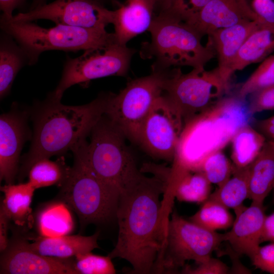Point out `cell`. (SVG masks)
<instances>
[{"instance_id": "cell-27", "label": "cell", "mask_w": 274, "mask_h": 274, "mask_svg": "<svg viewBox=\"0 0 274 274\" xmlns=\"http://www.w3.org/2000/svg\"><path fill=\"white\" fill-rule=\"evenodd\" d=\"M249 166L238 168L232 165L230 178L211 193L208 199L216 201L227 209L235 211L243 207L249 197Z\"/></svg>"}, {"instance_id": "cell-40", "label": "cell", "mask_w": 274, "mask_h": 274, "mask_svg": "<svg viewBox=\"0 0 274 274\" xmlns=\"http://www.w3.org/2000/svg\"><path fill=\"white\" fill-rule=\"evenodd\" d=\"M266 241L274 242V213L265 219L261 243Z\"/></svg>"}, {"instance_id": "cell-19", "label": "cell", "mask_w": 274, "mask_h": 274, "mask_svg": "<svg viewBox=\"0 0 274 274\" xmlns=\"http://www.w3.org/2000/svg\"><path fill=\"white\" fill-rule=\"evenodd\" d=\"M261 22L258 20L243 21L218 29L208 36L212 41L218 58L217 68L219 75L228 87L232 75V66L240 48Z\"/></svg>"}, {"instance_id": "cell-21", "label": "cell", "mask_w": 274, "mask_h": 274, "mask_svg": "<svg viewBox=\"0 0 274 274\" xmlns=\"http://www.w3.org/2000/svg\"><path fill=\"white\" fill-rule=\"evenodd\" d=\"M273 52L274 24L261 22L240 48L232 66V74L262 62Z\"/></svg>"}, {"instance_id": "cell-23", "label": "cell", "mask_w": 274, "mask_h": 274, "mask_svg": "<svg viewBox=\"0 0 274 274\" xmlns=\"http://www.w3.org/2000/svg\"><path fill=\"white\" fill-rule=\"evenodd\" d=\"M9 35L3 31L0 39V97L7 96L20 69L30 65L25 51Z\"/></svg>"}, {"instance_id": "cell-29", "label": "cell", "mask_w": 274, "mask_h": 274, "mask_svg": "<svg viewBox=\"0 0 274 274\" xmlns=\"http://www.w3.org/2000/svg\"><path fill=\"white\" fill-rule=\"evenodd\" d=\"M190 221L212 231L226 229L234 222L228 209L210 199L203 203L200 209L190 218Z\"/></svg>"}, {"instance_id": "cell-4", "label": "cell", "mask_w": 274, "mask_h": 274, "mask_svg": "<svg viewBox=\"0 0 274 274\" xmlns=\"http://www.w3.org/2000/svg\"><path fill=\"white\" fill-rule=\"evenodd\" d=\"M148 31L151 41L142 43L140 54L143 59L154 60L152 71L185 66L203 69L216 56L210 37L202 45V37L193 28L164 12L155 14Z\"/></svg>"}, {"instance_id": "cell-33", "label": "cell", "mask_w": 274, "mask_h": 274, "mask_svg": "<svg viewBox=\"0 0 274 274\" xmlns=\"http://www.w3.org/2000/svg\"><path fill=\"white\" fill-rule=\"evenodd\" d=\"M211 0H165L159 10L186 22L191 19Z\"/></svg>"}, {"instance_id": "cell-37", "label": "cell", "mask_w": 274, "mask_h": 274, "mask_svg": "<svg viewBox=\"0 0 274 274\" xmlns=\"http://www.w3.org/2000/svg\"><path fill=\"white\" fill-rule=\"evenodd\" d=\"M195 267L185 265L181 271L183 273L189 274H226L229 267L220 260L211 257L206 261L197 264Z\"/></svg>"}, {"instance_id": "cell-39", "label": "cell", "mask_w": 274, "mask_h": 274, "mask_svg": "<svg viewBox=\"0 0 274 274\" xmlns=\"http://www.w3.org/2000/svg\"><path fill=\"white\" fill-rule=\"evenodd\" d=\"M257 130L265 137L274 139V116L256 122Z\"/></svg>"}, {"instance_id": "cell-20", "label": "cell", "mask_w": 274, "mask_h": 274, "mask_svg": "<svg viewBox=\"0 0 274 274\" xmlns=\"http://www.w3.org/2000/svg\"><path fill=\"white\" fill-rule=\"evenodd\" d=\"M99 232L92 235H65L57 237L39 235L29 243L25 239L26 246L42 255L59 258H69L91 252L99 248L97 243Z\"/></svg>"}, {"instance_id": "cell-25", "label": "cell", "mask_w": 274, "mask_h": 274, "mask_svg": "<svg viewBox=\"0 0 274 274\" xmlns=\"http://www.w3.org/2000/svg\"><path fill=\"white\" fill-rule=\"evenodd\" d=\"M266 141L265 137L250 124L239 128L230 141L232 165L238 168L249 165L258 155Z\"/></svg>"}, {"instance_id": "cell-35", "label": "cell", "mask_w": 274, "mask_h": 274, "mask_svg": "<svg viewBox=\"0 0 274 274\" xmlns=\"http://www.w3.org/2000/svg\"><path fill=\"white\" fill-rule=\"evenodd\" d=\"M244 1L257 20L274 24V0Z\"/></svg>"}, {"instance_id": "cell-15", "label": "cell", "mask_w": 274, "mask_h": 274, "mask_svg": "<svg viewBox=\"0 0 274 274\" xmlns=\"http://www.w3.org/2000/svg\"><path fill=\"white\" fill-rule=\"evenodd\" d=\"M28 112L15 108L0 117V180L13 184L20 155L30 137Z\"/></svg>"}, {"instance_id": "cell-17", "label": "cell", "mask_w": 274, "mask_h": 274, "mask_svg": "<svg viewBox=\"0 0 274 274\" xmlns=\"http://www.w3.org/2000/svg\"><path fill=\"white\" fill-rule=\"evenodd\" d=\"M243 207L235 211L236 218L231 230L224 233L225 242L239 256L250 258L261 243L266 216L263 204L252 202L249 207Z\"/></svg>"}, {"instance_id": "cell-45", "label": "cell", "mask_w": 274, "mask_h": 274, "mask_svg": "<svg viewBox=\"0 0 274 274\" xmlns=\"http://www.w3.org/2000/svg\"><path fill=\"white\" fill-rule=\"evenodd\" d=\"M273 189H274V186H273Z\"/></svg>"}, {"instance_id": "cell-36", "label": "cell", "mask_w": 274, "mask_h": 274, "mask_svg": "<svg viewBox=\"0 0 274 274\" xmlns=\"http://www.w3.org/2000/svg\"><path fill=\"white\" fill-rule=\"evenodd\" d=\"M250 259L256 268L274 274V242L259 246Z\"/></svg>"}, {"instance_id": "cell-6", "label": "cell", "mask_w": 274, "mask_h": 274, "mask_svg": "<svg viewBox=\"0 0 274 274\" xmlns=\"http://www.w3.org/2000/svg\"><path fill=\"white\" fill-rule=\"evenodd\" d=\"M90 133V142L85 145V159L107 187L120 194L144 178L126 145V138L105 115Z\"/></svg>"}, {"instance_id": "cell-18", "label": "cell", "mask_w": 274, "mask_h": 274, "mask_svg": "<svg viewBox=\"0 0 274 274\" xmlns=\"http://www.w3.org/2000/svg\"><path fill=\"white\" fill-rule=\"evenodd\" d=\"M157 0H126L112 10L116 43L126 45L131 39L149 30L157 9Z\"/></svg>"}, {"instance_id": "cell-44", "label": "cell", "mask_w": 274, "mask_h": 274, "mask_svg": "<svg viewBox=\"0 0 274 274\" xmlns=\"http://www.w3.org/2000/svg\"><path fill=\"white\" fill-rule=\"evenodd\" d=\"M271 143L273 146V148L274 149V139L270 140Z\"/></svg>"}, {"instance_id": "cell-7", "label": "cell", "mask_w": 274, "mask_h": 274, "mask_svg": "<svg viewBox=\"0 0 274 274\" xmlns=\"http://www.w3.org/2000/svg\"><path fill=\"white\" fill-rule=\"evenodd\" d=\"M1 28L25 51L30 65L46 51H77L106 47L116 42L114 33L106 29L57 24L44 28L31 22L15 21L1 17Z\"/></svg>"}, {"instance_id": "cell-3", "label": "cell", "mask_w": 274, "mask_h": 274, "mask_svg": "<svg viewBox=\"0 0 274 274\" xmlns=\"http://www.w3.org/2000/svg\"><path fill=\"white\" fill-rule=\"evenodd\" d=\"M253 116L246 98L219 97L185 124L173 164L196 172L207 156L230 142L239 128L251 124Z\"/></svg>"}, {"instance_id": "cell-24", "label": "cell", "mask_w": 274, "mask_h": 274, "mask_svg": "<svg viewBox=\"0 0 274 274\" xmlns=\"http://www.w3.org/2000/svg\"><path fill=\"white\" fill-rule=\"evenodd\" d=\"M36 189L28 181L25 183L6 184L1 187L4 198L1 203L11 221L18 226L27 224L30 218V205Z\"/></svg>"}, {"instance_id": "cell-28", "label": "cell", "mask_w": 274, "mask_h": 274, "mask_svg": "<svg viewBox=\"0 0 274 274\" xmlns=\"http://www.w3.org/2000/svg\"><path fill=\"white\" fill-rule=\"evenodd\" d=\"M61 157L56 161L43 158L36 162L28 170V182L36 189L52 185L61 186L71 171Z\"/></svg>"}, {"instance_id": "cell-11", "label": "cell", "mask_w": 274, "mask_h": 274, "mask_svg": "<svg viewBox=\"0 0 274 274\" xmlns=\"http://www.w3.org/2000/svg\"><path fill=\"white\" fill-rule=\"evenodd\" d=\"M136 50L115 42L106 47L84 51L64 63L61 79L52 92L61 99L64 91L76 85H87L94 79L111 76H125Z\"/></svg>"}, {"instance_id": "cell-9", "label": "cell", "mask_w": 274, "mask_h": 274, "mask_svg": "<svg viewBox=\"0 0 274 274\" xmlns=\"http://www.w3.org/2000/svg\"><path fill=\"white\" fill-rule=\"evenodd\" d=\"M223 242L224 233L206 229L174 212L167 223L165 242L154 273H174L187 260L203 262Z\"/></svg>"}, {"instance_id": "cell-1", "label": "cell", "mask_w": 274, "mask_h": 274, "mask_svg": "<svg viewBox=\"0 0 274 274\" xmlns=\"http://www.w3.org/2000/svg\"><path fill=\"white\" fill-rule=\"evenodd\" d=\"M164 193L160 180L145 176L120 194L116 215L118 238L108 255L112 259L120 258L128 261L133 273H154L169 219L160 200Z\"/></svg>"}, {"instance_id": "cell-32", "label": "cell", "mask_w": 274, "mask_h": 274, "mask_svg": "<svg viewBox=\"0 0 274 274\" xmlns=\"http://www.w3.org/2000/svg\"><path fill=\"white\" fill-rule=\"evenodd\" d=\"M75 268L79 274H114L116 273L112 258L90 252L74 257Z\"/></svg>"}, {"instance_id": "cell-34", "label": "cell", "mask_w": 274, "mask_h": 274, "mask_svg": "<svg viewBox=\"0 0 274 274\" xmlns=\"http://www.w3.org/2000/svg\"><path fill=\"white\" fill-rule=\"evenodd\" d=\"M250 95L248 108L252 115L263 111L274 110V85Z\"/></svg>"}, {"instance_id": "cell-14", "label": "cell", "mask_w": 274, "mask_h": 274, "mask_svg": "<svg viewBox=\"0 0 274 274\" xmlns=\"http://www.w3.org/2000/svg\"><path fill=\"white\" fill-rule=\"evenodd\" d=\"M2 274H79L74 257L59 258L42 255L29 248L24 238L15 239L2 253Z\"/></svg>"}, {"instance_id": "cell-5", "label": "cell", "mask_w": 274, "mask_h": 274, "mask_svg": "<svg viewBox=\"0 0 274 274\" xmlns=\"http://www.w3.org/2000/svg\"><path fill=\"white\" fill-rule=\"evenodd\" d=\"M86 142L84 139L72 148L74 164L58 195L59 200L76 213L81 229L89 224L105 223L116 218L120 196L89 166L85 157Z\"/></svg>"}, {"instance_id": "cell-10", "label": "cell", "mask_w": 274, "mask_h": 274, "mask_svg": "<svg viewBox=\"0 0 274 274\" xmlns=\"http://www.w3.org/2000/svg\"><path fill=\"white\" fill-rule=\"evenodd\" d=\"M228 88L217 67L209 71L193 68L187 74L176 67L168 73L163 93L178 111L185 125L220 97Z\"/></svg>"}, {"instance_id": "cell-31", "label": "cell", "mask_w": 274, "mask_h": 274, "mask_svg": "<svg viewBox=\"0 0 274 274\" xmlns=\"http://www.w3.org/2000/svg\"><path fill=\"white\" fill-rule=\"evenodd\" d=\"M274 85V54L263 60L239 88L236 94L242 98Z\"/></svg>"}, {"instance_id": "cell-12", "label": "cell", "mask_w": 274, "mask_h": 274, "mask_svg": "<svg viewBox=\"0 0 274 274\" xmlns=\"http://www.w3.org/2000/svg\"><path fill=\"white\" fill-rule=\"evenodd\" d=\"M184 126L181 115L163 92L143 124L138 144L154 158L173 161Z\"/></svg>"}, {"instance_id": "cell-42", "label": "cell", "mask_w": 274, "mask_h": 274, "mask_svg": "<svg viewBox=\"0 0 274 274\" xmlns=\"http://www.w3.org/2000/svg\"><path fill=\"white\" fill-rule=\"evenodd\" d=\"M32 4L30 6V10H32L38 6H41L46 4L47 0H31ZM98 1L101 2V0H97Z\"/></svg>"}, {"instance_id": "cell-26", "label": "cell", "mask_w": 274, "mask_h": 274, "mask_svg": "<svg viewBox=\"0 0 274 274\" xmlns=\"http://www.w3.org/2000/svg\"><path fill=\"white\" fill-rule=\"evenodd\" d=\"M67 207L63 202L49 203L37 215V227L40 236L57 237L70 234L74 227V221Z\"/></svg>"}, {"instance_id": "cell-43", "label": "cell", "mask_w": 274, "mask_h": 274, "mask_svg": "<svg viewBox=\"0 0 274 274\" xmlns=\"http://www.w3.org/2000/svg\"><path fill=\"white\" fill-rule=\"evenodd\" d=\"M157 8L159 10L160 8L162 7L164 3L165 2V0H157Z\"/></svg>"}, {"instance_id": "cell-2", "label": "cell", "mask_w": 274, "mask_h": 274, "mask_svg": "<svg viewBox=\"0 0 274 274\" xmlns=\"http://www.w3.org/2000/svg\"><path fill=\"white\" fill-rule=\"evenodd\" d=\"M108 94L81 106H67L50 93L33 112V132L30 149L23 158L22 179L37 161L72 150L86 139L104 115Z\"/></svg>"}, {"instance_id": "cell-30", "label": "cell", "mask_w": 274, "mask_h": 274, "mask_svg": "<svg viewBox=\"0 0 274 274\" xmlns=\"http://www.w3.org/2000/svg\"><path fill=\"white\" fill-rule=\"evenodd\" d=\"M196 172L201 173L211 184L220 187L231 176L232 163L222 150L218 151L207 156Z\"/></svg>"}, {"instance_id": "cell-16", "label": "cell", "mask_w": 274, "mask_h": 274, "mask_svg": "<svg viewBox=\"0 0 274 274\" xmlns=\"http://www.w3.org/2000/svg\"><path fill=\"white\" fill-rule=\"evenodd\" d=\"M257 20L244 0H211L185 23L201 37L238 23Z\"/></svg>"}, {"instance_id": "cell-22", "label": "cell", "mask_w": 274, "mask_h": 274, "mask_svg": "<svg viewBox=\"0 0 274 274\" xmlns=\"http://www.w3.org/2000/svg\"><path fill=\"white\" fill-rule=\"evenodd\" d=\"M249 168V198L263 204L274 186V149L270 141L265 142Z\"/></svg>"}, {"instance_id": "cell-8", "label": "cell", "mask_w": 274, "mask_h": 274, "mask_svg": "<svg viewBox=\"0 0 274 274\" xmlns=\"http://www.w3.org/2000/svg\"><path fill=\"white\" fill-rule=\"evenodd\" d=\"M169 71H152L129 81L118 94H109L104 115L126 139L138 144L143 124L163 92Z\"/></svg>"}, {"instance_id": "cell-38", "label": "cell", "mask_w": 274, "mask_h": 274, "mask_svg": "<svg viewBox=\"0 0 274 274\" xmlns=\"http://www.w3.org/2000/svg\"><path fill=\"white\" fill-rule=\"evenodd\" d=\"M8 216L3 209L0 208V251L4 252L8 248L9 242L8 238V230L9 222Z\"/></svg>"}, {"instance_id": "cell-41", "label": "cell", "mask_w": 274, "mask_h": 274, "mask_svg": "<svg viewBox=\"0 0 274 274\" xmlns=\"http://www.w3.org/2000/svg\"><path fill=\"white\" fill-rule=\"evenodd\" d=\"M25 0H0V8L3 13L2 17L9 19L12 18L13 10L22 4Z\"/></svg>"}, {"instance_id": "cell-13", "label": "cell", "mask_w": 274, "mask_h": 274, "mask_svg": "<svg viewBox=\"0 0 274 274\" xmlns=\"http://www.w3.org/2000/svg\"><path fill=\"white\" fill-rule=\"evenodd\" d=\"M112 10L106 8L97 0H55L11 18L21 22L47 19L56 25L105 30L111 23Z\"/></svg>"}]
</instances>
